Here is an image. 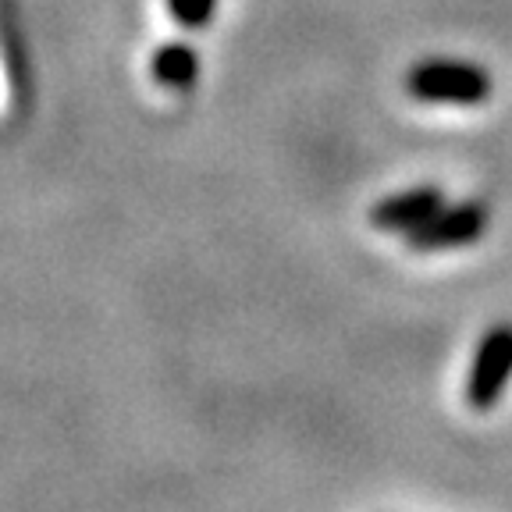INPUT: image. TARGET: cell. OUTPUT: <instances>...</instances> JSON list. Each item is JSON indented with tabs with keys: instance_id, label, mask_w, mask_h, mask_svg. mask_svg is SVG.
<instances>
[{
	"instance_id": "obj_1",
	"label": "cell",
	"mask_w": 512,
	"mask_h": 512,
	"mask_svg": "<svg viewBox=\"0 0 512 512\" xmlns=\"http://www.w3.org/2000/svg\"><path fill=\"white\" fill-rule=\"evenodd\" d=\"M406 89L420 104L477 107L491 100V72L470 61H420L409 68Z\"/></svg>"
},
{
	"instance_id": "obj_2",
	"label": "cell",
	"mask_w": 512,
	"mask_h": 512,
	"mask_svg": "<svg viewBox=\"0 0 512 512\" xmlns=\"http://www.w3.org/2000/svg\"><path fill=\"white\" fill-rule=\"evenodd\" d=\"M512 381V324H495L484 331L473 352L470 374H466V402L484 413L502 399L505 384Z\"/></svg>"
},
{
	"instance_id": "obj_3",
	"label": "cell",
	"mask_w": 512,
	"mask_h": 512,
	"mask_svg": "<svg viewBox=\"0 0 512 512\" xmlns=\"http://www.w3.org/2000/svg\"><path fill=\"white\" fill-rule=\"evenodd\" d=\"M488 207L477 200L456 203V207H441L434 217H427L420 228L406 235L409 249L416 253H438V249H459V246H473V242L484 239L488 232Z\"/></svg>"
},
{
	"instance_id": "obj_4",
	"label": "cell",
	"mask_w": 512,
	"mask_h": 512,
	"mask_svg": "<svg viewBox=\"0 0 512 512\" xmlns=\"http://www.w3.org/2000/svg\"><path fill=\"white\" fill-rule=\"evenodd\" d=\"M445 207V192L438 185H413V189H402L384 196L370 207V224L377 232L388 235H409L413 228L434 217L438 210Z\"/></svg>"
},
{
	"instance_id": "obj_5",
	"label": "cell",
	"mask_w": 512,
	"mask_h": 512,
	"mask_svg": "<svg viewBox=\"0 0 512 512\" xmlns=\"http://www.w3.org/2000/svg\"><path fill=\"white\" fill-rule=\"evenodd\" d=\"M200 72H203L200 54H196V47H192L189 40H164L150 54V75H153V82L164 89L185 93V89L196 86Z\"/></svg>"
},
{
	"instance_id": "obj_6",
	"label": "cell",
	"mask_w": 512,
	"mask_h": 512,
	"mask_svg": "<svg viewBox=\"0 0 512 512\" xmlns=\"http://www.w3.org/2000/svg\"><path fill=\"white\" fill-rule=\"evenodd\" d=\"M168 15L175 18L182 29H207L217 15V0H164Z\"/></svg>"
}]
</instances>
